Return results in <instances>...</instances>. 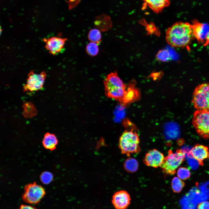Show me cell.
I'll return each mask as SVG.
<instances>
[{
  "label": "cell",
  "mask_w": 209,
  "mask_h": 209,
  "mask_svg": "<svg viewBox=\"0 0 209 209\" xmlns=\"http://www.w3.org/2000/svg\"><path fill=\"white\" fill-rule=\"evenodd\" d=\"M171 187L174 193H180L185 185V183L178 177H175L171 182Z\"/></svg>",
  "instance_id": "cell-18"
},
{
  "label": "cell",
  "mask_w": 209,
  "mask_h": 209,
  "mask_svg": "<svg viewBox=\"0 0 209 209\" xmlns=\"http://www.w3.org/2000/svg\"><path fill=\"white\" fill-rule=\"evenodd\" d=\"M46 74L44 71L40 74L35 73L33 70L28 73L26 84L23 87L24 91H37L42 88Z\"/></svg>",
  "instance_id": "cell-8"
},
{
  "label": "cell",
  "mask_w": 209,
  "mask_h": 209,
  "mask_svg": "<svg viewBox=\"0 0 209 209\" xmlns=\"http://www.w3.org/2000/svg\"><path fill=\"white\" fill-rule=\"evenodd\" d=\"M156 57L157 60L162 62H167L171 59L169 51L166 49L159 50L156 54Z\"/></svg>",
  "instance_id": "cell-19"
},
{
  "label": "cell",
  "mask_w": 209,
  "mask_h": 209,
  "mask_svg": "<svg viewBox=\"0 0 209 209\" xmlns=\"http://www.w3.org/2000/svg\"><path fill=\"white\" fill-rule=\"evenodd\" d=\"M18 209H37L34 206H31L21 204Z\"/></svg>",
  "instance_id": "cell-25"
},
{
  "label": "cell",
  "mask_w": 209,
  "mask_h": 209,
  "mask_svg": "<svg viewBox=\"0 0 209 209\" xmlns=\"http://www.w3.org/2000/svg\"><path fill=\"white\" fill-rule=\"evenodd\" d=\"M191 26L194 37L198 42L204 44L209 32V25L206 23H201L197 20H194L192 21Z\"/></svg>",
  "instance_id": "cell-10"
},
{
  "label": "cell",
  "mask_w": 209,
  "mask_h": 209,
  "mask_svg": "<svg viewBox=\"0 0 209 209\" xmlns=\"http://www.w3.org/2000/svg\"><path fill=\"white\" fill-rule=\"evenodd\" d=\"M46 194L45 190L35 182L26 185L22 195L23 200L30 204H37L39 202Z\"/></svg>",
  "instance_id": "cell-7"
},
{
  "label": "cell",
  "mask_w": 209,
  "mask_h": 209,
  "mask_svg": "<svg viewBox=\"0 0 209 209\" xmlns=\"http://www.w3.org/2000/svg\"><path fill=\"white\" fill-rule=\"evenodd\" d=\"M67 40V38L57 37L42 39V41L45 44V48L49 53L53 55H57L63 50Z\"/></svg>",
  "instance_id": "cell-9"
},
{
  "label": "cell",
  "mask_w": 209,
  "mask_h": 209,
  "mask_svg": "<svg viewBox=\"0 0 209 209\" xmlns=\"http://www.w3.org/2000/svg\"><path fill=\"white\" fill-rule=\"evenodd\" d=\"M192 95V102L197 110L209 111V83L198 85Z\"/></svg>",
  "instance_id": "cell-4"
},
{
  "label": "cell",
  "mask_w": 209,
  "mask_h": 209,
  "mask_svg": "<svg viewBox=\"0 0 209 209\" xmlns=\"http://www.w3.org/2000/svg\"><path fill=\"white\" fill-rule=\"evenodd\" d=\"M53 176L52 174L48 172H44L42 173L40 176L41 182L44 184L49 183L53 180Z\"/></svg>",
  "instance_id": "cell-23"
},
{
  "label": "cell",
  "mask_w": 209,
  "mask_h": 209,
  "mask_svg": "<svg viewBox=\"0 0 209 209\" xmlns=\"http://www.w3.org/2000/svg\"><path fill=\"white\" fill-rule=\"evenodd\" d=\"M208 45H209V43Z\"/></svg>",
  "instance_id": "cell-27"
},
{
  "label": "cell",
  "mask_w": 209,
  "mask_h": 209,
  "mask_svg": "<svg viewBox=\"0 0 209 209\" xmlns=\"http://www.w3.org/2000/svg\"><path fill=\"white\" fill-rule=\"evenodd\" d=\"M165 33L167 42L173 48L185 47L194 37L191 24L181 21L177 22L168 28Z\"/></svg>",
  "instance_id": "cell-1"
},
{
  "label": "cell",
  "mask_w": 209,
  "mask_h": 209,
  "mask_svg": "<svg viewBox=\"0 0 209 209\" xmlns=\"http://www.w3.org/2000/svg\"><path fill=\"white\" fill-rule=\"evenodd\" d=\"M192 124L202 137L209 138V111L197 110L193 113Z\"/></svg>",
  "instance_id": "cell-6"
},
{
  "label": "cell",
  "mask_w": 209,
  "mask_h": 209,
  "mask_svg": "<svg viewBox=\"0 0 209 209\" xmlns=\"http://www.w3.org/2000/svg\"><path fill=\"white\" fill-rule=\"evenodd\" d=\"M209 43V32L207 35L205 43L203 44V46H206L208 45Z\"/></svg>",
  "instance_id": "cell-26"
},
{
  "label": "cell",
  "mask_w": 209,
  "mask_h": 209,
  "mask_svg": "<svg viewBox=\"0 0 209 209\" xmlns=\"http://www.w3.org/2000/svg\"><path fill=\"white\" fill-rule=\"evenodd\" d=\"M86 51L91 56H95L98 53L99 48L98 43L91 42L87 46Z\"/></svg>",
  "instance_id": "cell-21"
},
{
  "label": "cell",
  "mask_w": 209,
  "mask_h": 209,
  "mask_svg": "<svg viewBox=\"0 0 209 209\" xmlns=\"http://www.w3.org/2000/svg\"><path fill=\"white\" fill-rule=\"evenodd\" d=\"M118 147L122 153L128 157L131 154L140 151V139L138 134L133 130H125L120 138Z\"/></svg>",
  "instance_id": "cell-3"
},
{
  "label": "cell",
  "mask_w": 209,
  "mask_h": 209,
  "mask_svg": "<svg viewBox=\"0 0 209 209\" xmlns=\"http://www.w3.org/2000/svg\"><path fill=\"white\" fill-rule=\"evenodd\" d=\"M165 158L163 153L156 149H153L149 150L146 154L143 161L147 166L156 168L160 167Z\"/></svg>",
  "instance_id": "cell-12"
},
{
  "label": "cell",
  "mask_w": 209,
  "mask_h": 209,
  "mask_svg": "<svg viewBox=\"0 0 209 209\" xmlns=\"http://www.w3.org/2000/svg\"><path fill=\"white\" fill-rule=\"evenodd\" d=\"M123 167L127 172L129 173L134 172L138 169V162L135 159L132 158H129L124 161Z\"/></svg>",
  "instance_id": "cell-17"
},
{
  "label": "cell",
  "mask_w": 209,
  "mask_h": 209,
  "mask_svg": "<svg viewBox=\"0 0 209 209\" xmlns=\"http://www.w3.org/2000/svg\"><path fill=\"white\" fill-rule=\"evenodd\" d=\"M185 157V154L181 149H177L174 153L170 150L160 167L165 174L174 175L177 169L183 162Z\"/></svg>",
  "instance_id": "cell-5"
},
{
  "label": "cell",
  "mask_w": 209,
  "mask_h": 209,
  "mask_svg": "<svg viewBox=\"0 0 209 209\" xmlns=\"http://www.w3.org/2000/svg\"><path fill=\"white\" fill-rule=\"evenodd\" d=\"M197 209H209V202L205 201L199 203L198 205Z\"/></svg>",
  "instance_id": "cell-24"
},
{
  "label": "cell",
  "mask_w": 209,
  "mask_h": 209,
  "mask_svg": "<svg viewBox=\"0 0 209 209\" xmlns=\"http://www.w3.org/2000/svg\"><path fill=\"white\" fill-rule=\"evenodd\" d=\"M58 142L57 139L55 135L48 132L45 134L42 141L44 147L51 151L53 150L56 148Z\"/></svg>",
  "instance_id": "cell-16"
},
{
  "label": "cell",
  "mask_w": 209,
  "mask_h": 209,
  "mask_svg": "<svg viewBox=\"0 0 209 209\" xmlns=\"http://www.w3.org/2000/svg\"><path fill=\"white\" fill-rule=\"evenodd\" d=\"M140 93L139 90L135 86V84H129L126 89V92L121 102V105L125 107L132 102L139 100Z\"/></svg>",
  "instance_id": "cell-13"
},
{
  "label": "cell",
  "mask_w": 209,
  "mask_h": 209,
  "mask_svg": "<svg viewBox=\"0 0 209 209\" xmlns=\"http://www.w3.org/2000/svg\"><path fill=\"white\" fill-rule=\"evenodd\" d=\"M131 198L126 191L121 190L115 192L111 202L115 209H126L130 204Z\"/></svg>",
  "instance_id": "cell-11"
},
{
  "label": "cell",
  "mask_w": 209,
  "mask_h": 209,
  "mask_svg": "<svg viewBox=\"0 0 209 209\" xmlns=\"http://www.w3.org/2000/svg\"><path fill=\"white\" fill-rule=\"evenodd\" d=\"M189 154L196 159L200 165L203 164V161L209 158L208 148L204 145L197 144L190 150Z\"/></svg>",
  "instance_id": "cell-14"
},
{
  "label": "cell",
  "mask_w": 209,
  "mask_h": 209,
  "mask_svg": "<svg viewBox=\"0 0 209 209\" xmlns=\"http://www.w3.org/2000/svg\"><path fill=\"white\" fill-rule=\"evenodd\" d=\"M101 37L100 31L96 29H91L88 34V38L91 42L98 43L100 42Z\"/></svg>",
  "instance_id": "cell-20"
},
{
  "label": "cell",
  "mask_w": 209,
  "mask_h": 209,
  "mask_svg": "<svg viewBox=\"0 0 209 209\" xmlns=\"http://www.w3.org/2000/svg\"><path fill=\"white\" fill-rule=\"evenodd\" d=\"M156 13L161 12L164 8L169 6V0H143Z\"/></svg>",
  "instance_id": "cell-15"
},
{
  "label": "cell",
  "mask_w": 209,
  "mask_h": 209,
  "mask_svg": "<svg viewBox=\"0 0 209 209\" xmlns=\"http://www.w3.org/2000/svg\"><path fill=\"white\" fill-rule=\"evenodd\" d=\"M190 174L189 169L185 167H181L178 169L177 171V175L181 180L188 179L190 177Z\"/></svg>",
  "instance_id": "cell-22"
},
{
  "label": "cell",
  "mask_w": 209,
  "mask_h": 209,
  "mask_svg": "<svg viewBox=\"0 0 209 209\" xmlns=\"http://www.w3.org/2000/svg\"><path fill=\"white\" fill-rule=\"evenodd\" d=\"M103 82L106 96L121 103L126 92V86L119 77L117 72L108 75Z\"/></svg>",
  "instance_id": "cell-2"
}]
</instances>
